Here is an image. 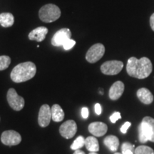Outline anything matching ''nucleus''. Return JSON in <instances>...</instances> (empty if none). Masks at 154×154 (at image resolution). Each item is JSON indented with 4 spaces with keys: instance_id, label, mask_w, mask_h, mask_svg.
Masks as SVG:
<instances>
[{
    "instance_id": "f257e3e1",
    "label": "nucleus",
    "mask_w": 154,
    "mask_h": 154,
    "mask_svg": "<svg viewBox=\"0 0 154 154\" xmlns=\"http://www.w3.org/2000/svg\"><path fill=\"white\" fill-rule=\"evenodd\" d=\"M152 71L153 65L151 60L147 57H142L138 59L133 57L128 59L126 72L130 76L138 79H143L150 76Z\"/></svg>"
},
{
    "instance_id": "f03ea898",
    "label": "nucleus",
    "mask_w": 154,
    "mask_h": 154,
    "mask_svg": "<svg viewBox=\"0 0 154 154\" xmlns=\"http://www.w3.org/2000/svg\"><path fill=\"white\" fill-rule=\"evenodd\" d=\"M36 73V67L32 61L19 63L11 71L10 77L15 83H22L32 79Z\"/></svg>"
},
{
    "instance_id": "7ed1b4c3",
    "label": "nucleus",
    "mask_w": 154,
    "mask_h": 154,
    "mask_svg": "<svg viewBox=\"0 0 154 154\" xmlns=\"http://www.w3.org/2000/svg\"><path fill=\"white\" fill-rule=\"evenodd\" d=\"M138 134L140 143L154 142V119L150 116L144 117L138 126Z\"/></svg>"
},
{
    "instance_id": "20e7f679",
    "label": "nucleus",
    "mask_w": 154,
    "mask_h": 154,
    "mask_svg": "<svg viewBox=\"0 0 154 154\" xmlns=\"http://www.w3.org/2000/svg\"><path fill=\"white\" fill-rule=\"evenodd\" d=\"M61 12L58 6L48 4L43 6L38 11V17L43 22L51 23L57 21L61 17Z\"/></svg>"
},
{
    "instance_id": "39448f33",
    "label": "nucleus",
    "mask_w": 154,
    "mask_h": 154,
    "mask_svg": "<svg viewBox=\"0 0 154 154\" xmlns=\"http://www.w3.org/2000/svg\"><path fill=\"white\" fill-rule=\"evenodd\" d=\"M7 99L9 105L14 111H21L24 107L25 101L24 98L19 96L14 88H11L8 90L7 94Z\"/></svg>"
},
{
    "instance_id": "423d86ee",
    "label": "nucleus",
    "mask_w": 154,
    "mask_h": 154,
    "mask_svg": "<svg viewBox=\"0 0 154 154\" xmlns=\"http://www.w3.org/2000/svg\"><path fill=\"white\" fill-rule=\"evenodd\" d=\"M105 53V47L102 44L98 43L91 47L86 54V59L88 62L94 63L99 61Z\"/></svg>"
},
{
    "instance_id": "0eeeda50",
    "label": "nucleus",
    "mask_w": 154,
    "mask_h": 154,
    "mask_svg": "<svg viewBox=\"0 0 154 154\" xmlns=\"http://www.w3.org/2000/svg\"><path fill=\"white\" fill-rule=\"evenodd\" d=\"M124 68V63L121 61L112 60L106 61L101 66V72L105 75H116Z\"/></svg>"
},
{
    "instance_id": "6e6552de",
    "label": "nucleus",
    "mask_w": 154,
    "mask_h": 154,
    "mask_svg": "<svg viewBox=\"0 0 154 154\" xmlns=\"http://www.w3.org/2000/svg\"><path fill=\"white\" fill-rule=\"evenodd\" d=\"M1 141L6 146H17L22 141V136L18 132L15 131H5L2 134Z\"/></svg>"
},
{
    "instance_id": "1a4fd4ad",
    "label": "nucleus",
    "mask_w": 154,
    "mask_h": 154,
    "mask_svg": "<svg viewBox=\"0 0 154 154\" xmlns=\"http://www.w3.org/2000/svg\"><path fill=\"white\" fill-rule=\"evenodd\" d=\"M72 37V32L68 28H63L57 31L51 38V44L54 47H61Z\"/></svg>"
},
{
    "instance_id": "9d476101",
    "label": "nucleus",
    "mask_w": 154,
    "mask_h": 154,
    "mask_svg": "<svg viewBox=\"0 0 154 154\" xmlns=\"http://www.w3.org/2000/svg\"><path fill=\"white\" fill-rule=\"evenodd\" d=\"M77 131L76 123L74 120H68L61 125L59 133L62 137L70 139L74 137Z\"/></svg>"
},
{
    "instance_id": "9b49d317",
    "label": "nucleus",
    "mask_w": 154,
    "mask_h": 154,
    "mask_svg": "<svg viewBox=\"0 0 154 154\" xmlns=\"http://www.w3.org/2000/svg\"><path fill=\"white\" fill-rule=\"evenodd\" d=\"M51 120V108L48 104L42 105L39 109L38 116V123L42 128L48 126Z\"/></svg>"
},
{
    "instance_id": "f8f14e48",
    "label": "nucleus",
    "mask_w": 154,
    "mask_h": 154,
    "mask_svg": "<svg viewBox=\"0 0 154 154\" xmlns=\"http://www.w3.org/2000/svg\"><path fill=\"white\" fill-rule=\"evenodd\" d=\"M88 131L96 137H101L104 136L108 131L107 125L103 122L96 121L88 125Z\"/></svg>"
},
{
    "instance_id": "ddd939ff",
    "label": "nucleus",
    "mask_w": 154,
    "mask_h": 154,
    "mask_svg": "<svg viewBox=\"0 0 154 154\" xmlns=\"http://www.w3.org/2000/svg\"><path fill=\"white\" fill-rule=\"evenodd\" d=\"M124 84L122 82H121V81L116 82L109 89V98L113 101H116V100L120 99L121 96L124 94Z\"/></svg>"
},
{
    "instance_id": "4468645a",
    "label": "nucleus",
    "mask_w": 154,
    "mask_h": 154,
    "mask_svg": "<svg viewBox=\"0 0 154 154\" xmlns=\"http://www.w3.org/2000/svg\"><path fill=\"white\" fill-rule=\"evenodd\" d=\"M48 29L45 26H39V27H37L34 29L29 34L28 37L29 38V40H35V41L38 42H41L44 41L45 39L46 36L48 34Z\"/></svg>"
},
{
    "instance_id": "2eb2a0df",
    "label": "nucleus",
    "mask_w": 154,
    "mask_h": 154,
    "mask_svg": "<svg viewBox=\"0 0 154 154\" xmlns=\"http://www.w3.org/2000/svg\"><path fill=\"white\" fill-rule=\"evenodd\" d=\"M137 96L144 104H151L153 101V96L151 91L146 88H141L137 91Z\"/></svg>"
},
{
    "instance_id": "dca6fc26",
    "label": "nucleus",
    "mask_w": 154,
    "mask_h": 154,
    "mask_svg": "<svg viewBox=\"0 0 154 154\" xmlns=\"http://www.w3.org/2000/svg\"><path fill=\"white\" fill-rule=\"evenodd\" d=\"M103 143L111 151H116L119 146V140L118 137L110 135L103 139Z\"/></svg>"
},
{
    "instance_id": "f3484780",
    "label": "nucleus",
    "mask_w": 154,
    "mask_h": 154,
    "mask_svg": "<svg viewBox=\"0 0 154 154\" xmlns=\"http://www.w3.org/2000/svg\"><path fill=\"white\" fill-rule=\"evenodd\" d=\"M51 119L54 122H61L64 119V112L59 104H54L51 108Z\"/></svg>"
},
{
    "instance_id": "a211bd4d",
    "label": "nucleus",
    "mask_w": 154,
    "mask_h": 154,
    "mask_svg": "<svg viewBox=\"0 0 154 154\" xmlns=\"http://www.w3.org/2000/svg\"><path fill=\"white\" fill-rule=\"evenodd\" d=\"M14 23V17L9 12L0 14V25L5 28L10 27Z\"/></svg>"
},
{
    "instance_id": "6ab92c4d",
    "label": "nucleus",
    "mask_w": 154,
    "mask_h": 154,
    "mask_svg": "<svg viewBox=\"0 0 154 154\" xmlns=\"http://www.w3.org/2000/svg\"><path fill=\"white\" fill-rule=\"evenodd\" d=\"M85 146L90 152H98L99 151V143L97 138L94 136H88L85 139Z\"/></svg>"
},
{
    "instance_id": "aec40b11",
    "label": "nucleus",
    "mask_w": 154,
    "mask_h": 154,
    "mask_svg": "<svg viewBox=\"0 0 154 154\" xmlns=\"http://www.w3.org/2000/svg\"><path fill=\"white\" fill-rule=\"evenodd\" d=\"M84 146H85V139H84L83 136H79L74 140V143L72 144L71 149L76 151V150L82 149V147H84Z\"/></svg>"
},
{
    "instance_id": "412c9836",
    "label": "nucleus",
    "mask_w": 154,
    "mask_h": 154,
    "mask_svg": "<svg viewBox=\"0 0 154 154\" xmlns=\"http://www.w3.org/2000/svg\"><path fill=\"white\" fill-rule=\"evenodd\" d=\"M135 154H154L153 149L147 146H139L134 150Z\"/></svg>"
},
{
    "instance_id": "4be33fe9",
    "label": "nucleus",
    "mask_w": 154,
    "mask_h": 154,
    "mask_svg": "<svg viewBox=\"0 0 154 154\" xmlns=\"http://www.w3.org/2000/svg\"><path fill=\"white\" fill-rule=\"evenodd\" d=\"M11 63V58L9 56H0V71L7 69Z\"/></svg>"
},
{
    "instance_id": "5701e85b",
    "label": "nucleus",
    "mask_w": 154,
    "mask_h": 154,
    "mask_svg": "<svg viewBox=\"0 0 154 154\" xmlns=\"http://www.w3.org/2000/svg\"><path fill=\"white\" fill-rule=\"evenodd\" d=\"M134 146L131 145L128 142L124 143L121 146V151L122 154H134Z\"/></svg>"
},
{
    "instance_id": "b1692460",
    "label": "nucleus",
    "mask_w": 154,
    "mask_h": 154,
    "mask_svg": "<svg viewBox=\"0 0 154 154\" xmlns=\"http://www.w3.org/2000/svg\"><path fill=\"white\" fill-rule=\"evenodd\" d=\"M75 44H76V42H75L74 40L72 39V38H70V39L68 40L66 43L63 44V47L65 50H69L72 49V48L74 47Z\"/></svg>"
},
{
    "instance_id": "393cba45",
    "label": "nucleus",
    "mask_w": 154,
    "mask_h": 154,
    "mask_svg": "<svg viewBox=\"0 0 154 154\" xmlns=\"http://www.w3.org/2000/svg\"><path fill=\"white\" fill-rule=\"evenodd\" d=\"M121 118V113L119 112H115V113H113V114L110 116V121L111 123L115 124V123L119 119H120Z\"/></svg>"
},
{
    "instance_id": "a878e982",
    "label": "nucleus",
    "mask_w": 154,
    "mask_h": 154,
    "mask_svg": "<svg viewBox=\"0 0 154 154\" xmlns=\"http://www.w3.org/2000/svg\"><path fill=\"white\" fill-rule=\"evenodd\" d=\"M131 126V122H128V121H127V122L125 123V124L123 125V126H121V133H123V134H126L127 131H128V128H130Z\"/></svg>"
},
{
    "instance_id": "bb28decb",
    "label": "nucleus",
    "mask_w": 154,
    "mask_h": 154,
    "mask_svg": "<svg viewBox=\"0 0 154 154\" xmlns=\"http://www.w3.org/2000/svg\"><path fill=\"white\" fill-rule=\"evenodd\" d=\"M82 116L84 119H86L88 117V110L86 107H84L82 109Z\"/></svg>"
},
{
    "instance_id": "cd10ccee",
    "label": "nucleus",
    "mask_w": 154,
    "mask_h": 154,
    "mask_svg": "<svg viewBox=\"0 0 154 154\" xmlns=\"http://www.w3.org/2000/svg\"><path fill=\"white\" fill-rule=\"evenodd\" d=\"M94 109H95V112L97 115H100L102 112V109L101 106L99 104V103H96L94 106Z\"/></svg>"
},
{
    "instance_id": "c85d7f7f",
    "label": "nucleus",
    "mask_w": 154,
    "mask_h": 154,
    "mask_svg": "<svg viewBox=\"0 0 154 154\" xmlns=\"http://www.w3.org/2000/svg\"><path fill=\"white\" fill-rule=\"evenodd\" d=\"M150 25H151L152 30L154 32V13L150 17Z\"/></svg>"
},
{
    "instance_id": "c756f323",
    "label": "nucleus",
    "mask_w": 154,
    "mask_h": 154,
    "mask_svg": "<svg viewBox=\"0 0 154 154\" xmlns=\"http://www.w3.org/2000/svg\"><path fill=\"white\" fill-rule=\"evenodd\" d=\"M73 154H86L85 152L82 151V150L79 149V150H76V151H74V153Z\"/></svg>"
},
{
    "instance_id": "7c9ffc66",
    "label": "nucleus",
    "mask_w": 154,
    "mask_h": 154,
    "mask_svg": "<svg viewBox=\"0 0 154 154\" xmlns=\"http://www.w3.org/2000/svg\"><path fill=\"white\" fill-rule=\"evenodd\" d=\"M89 154H98L96 152H90Z\"/></svg>"
},
{
    "instance_id": "2f4dec72",
    "label": "nucleus",
    "mask_w": 154,
    "mask_h": 154,
    "mask_svg": "<svg viewBox=\"0 0 154 154\" xmlns=\"http://www.w3.org/2000/svg\"><path fill=\"white\" fill-rule=\"evenodd\" d=\"M114 154H122V153H115Z\"/></svg>"
}]
</instances>
